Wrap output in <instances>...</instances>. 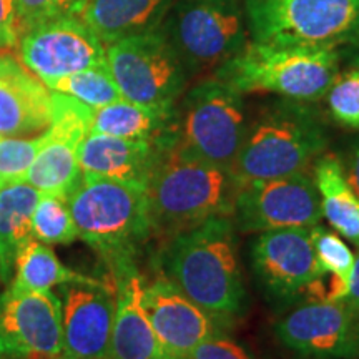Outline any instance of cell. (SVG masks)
Returning <instances> with one entry per match:
<instances>
[{
    "mask_svg": "<svg viewBox=\"0 0 359 359\" xmlns=\"http://www.w3.org/2000/svg\"><path fill=\"white\" fill-rule=\"evenodd\" d=\"M48 88L52 92L75 98L93 110L123 98L107 65L75 72V74L55 80L52 85H48Z\"/></svg>",
    "mask_w": 359,
    "mask_h": 359,
    "instance_id": "cell-26",
    "label": "cell"
},
{
    "mask_svg": "<svg viewBox=\"0 0 359 359\" xmlns=\"http://www.w3.org/2000/svg\"><path fill=\"white\" fill-rule=\"evenodd\" d=\"M344 303H346L351 309H354V311L359 313V251L356 257H354L351 275H349L348 294Z\"/></svg>",
    "mask_w": 359,
    "mask_h": 359,
    "instance_id": "cell-34",
    "label": "cell"
},
{
    "mask_svg": "<svg viewBox=\"0 0 359 359\" xmlns=\"http://www.w3.org/2000/svg\"><path fill=\"white\" fill-rule=\"evenodd\" d=\"M52 114V90L11 53H0V138L40 137Z\"/></svg>",
    "mask_w": 359,
    "mask_h": 359,
    "instance_id": "cell-18",
    "label": "cell"
},
{
    "mask_svg": "<svg viewBox=\"0 0 359 359\" xmlns=\"http://www.w3.org/2000/svg\"><path fill=\"white\" fill-rule=\"evenodd\" d=\"M313 178L320 193L323 217L336 233L359 246V196L349 185L338 156H318Z\"/></svg>",
    "mask_w": 359,
    "mask_h": 359,
    "instance_id": "cell-24",
    "label": "cell"
},
{
    "mask_svg": "<svg viewBox=\"0 0 359 359\" xmlns=\"http://www.w3.org/2000/svg\"><path fill=\"white\" fill-rule=\"evenodd\" d=\"M40 193L27 183L0 190V281L11 286L20 250L32 235V215Z\"/></svg>",
    "mask_w": 359,
    "mask_h": 359,
    "instance_id": "cell-23",
    "label": "cell"
},
{
    "mask_svg": "<svg viewBox=\"0 0 359 359\" xmlns=\"http://www.w3.org/2000/svg\"><path fill=\"white\" fill-rule=\"evenodd\" d=\"M87 0H15L19 40L27 30L67 15H80Z\"/></svg>",
    "mask_w": 359,
    "mask_h": 359,
    "instance_id": "cell-30",
    "label": "cell"
},
{
    "mask_svg": "<svg viewBox=\"0 0 359 359\" xmlns=\"http://www.w3.org/2000/svg\"><path fill=\"white\" fill-rule=\"evenodd\" d=\"M65 201L79 238L114 259L116 268L132 264L130 255L154 231L143 188L82 173Z\"/></svg>",
    "mask_w": 359,
    "mask_h": 359,
    "instance_id": "cell-4",
    "label": "cell"
},
{
    "mask_svg": "<svg viewBox=\"0 0 359 359\" xmlns=\"http://www.w3.org/2000/svg\"><path fill=\"white\" fill-rule=\"evenodd\" d=\"M187 359H251L240 344L219 333L200 343Z\"/></svg>",
    "mask_w": 359,
    "mask_h": 359,
    "instance_id": "cell-32",
    "label": "cell"
},
{
    "mask_svg": "<svg viewBox=\"0 0 359 359\" xmlns=\"http://www.w3.org/2000/svg\"><path fill=\"white\" fill-rule=\"evenodd\" d=\"M163 275L219 326L228 325L240 314L245 299L230 217L210 218L170 238Z\"/></svg>",
    "mask_w": 359,
    "mask_h": 359,
    "instance_id": "cell-1",
    "label": "cell"
},
{
    "mask_svg": "<svg viewBox=\"0 0 359 359\" xmlns=\"http://www.w3.org/2000/svg\"><path fill=\"white\" fill-rule=\"evenodd\" d=\"M276 334L286 348L306 358H359V313L344 302L303 304L278 323Z\"/></svg>",
    "mask_w": 359,
    "mask_h": 359,
    "instance_id": "cell-14",
    "label": "cell"
},
{
    "mask_svg": "<svg viewBox=\"0 0 359 359\" xmlns=\"http://www.w3.org/2000/svg\"><path fill=\"white\" fill-rule=\"evenodd\" d=\"M231 217L245 233L311 228L323 218L320 193L308 172L241 182Z\"/></svg>",
    "mask_w": 359,
    "mask_h": 359,
    "instance_id": "cell-10",
    "label": "cell"
},
{
    "mask_svg": "<svg viewBox=\"0 0 359 359\" xmlns=\"http://www.w3.org/2000/svg\"><path fill=\"white\" fill-rule=\"evenodd\" d=\"M238 182L231 172L196 158L175 140L161 147L145 185L151 228L170 238L215 217H231Z\"/></svg>",
    "mask_w": 359,
    "mask_h": 359,
    "instance_id": "cell-2",
    "label": "cell"
},
{
    "mask_svg": "<svg viewBox=\"0 0 359 359\" xmlns=\"http://www.w3.org/2000/svg\"><path fill=\"white\" fill-rule=\"evenodd\" d=\"M326 148L325 127L298 102L276 103L246 127L231 175L238 183L308 172Z\"/></svg>",
    "mask_w": 359,
    "mask_h": 359,
    "instance_id": "cell-5",
    "label": "cell"
},
{
    "mask_svg": "<svg viewBox=\"0 0 359 359\" xmlns=\"http://www.w3.org/2000/svg\"><path fill=\"white\" fill-rule=\"evenodd\" d=\"M143 306L156 338L172 359H187L200 343L218 333V323L165 275L143 281Z\"/></svg>",
    "mask_w": 359,
    "mask_h": 359,
    "instance_id": "cell-16",
    "label": "cell"
},
{
    "mask_svg": "<svg viewBox=\"0 0 359 359\" xmlns=\"http://www.w3.org/2000/svg\"><path fill=\"white\" fill-rule=\"evenodd\" d=\"M167 37L187 69H219L248 43L240 0H180Z\"/></svg>",
    "mask_w": 359,
    "mask_h": 359,
    "instance_id": "cell-9",
    "label": "cell"
},
{
    "mask_svg": "<svg viewBox=\"0 0 359 359\" xmlns=\"http://www.w3.org/2000/svg\"><path fill=\"white\" fill-rule=\"evenodd\" d=\"M353 65L354 67H356V69H359V55L356 57V58H354V62H353Z\"/></svg>",
    "mask_w": 359,
    "mask_h": 359,
    "instance_id": "cell-36",
    "label": "cell"
},
{
    "mask_svg": "<svg viewBox=\"0 0 359 359\" xmlns=\"http://www.w3.org/2000/svg\"><path fill=\"white\" fill-rule=\"evenodd\" d=\"M82 276L65 268L55 253L48 248V245L30 238L17 257L15 275L6 296L30 293V291H50L53 286L80 280Z\"/></svg>",
    "mask_w": 359,
    "mask_h": 359,
    "instance_id": "cell-25",
    "label": "cell"
},
{
    "mask_svg": "<svg viewBox=\"0 0 359 359\" xmlns=\"http://www.w3.org/2000/svg\"><path fill=\"white\" fill-rule=\"evenodd\" d=\"M107 67L125 100L160 114H173L185 90L187 67L161 29L107 45Z\"/></svg>",
    "mask_w": 359,
    "mask_h": 359,
    "instance_id": "cell-8",
    "label": "cell"
},
{
    "mask_svg": "<svg viewBox=\"0 0 359 359\" xmlns=\"http://www.w3.org/2000/svg\"><path fill=\"white\" fill-rule=\"evenodd\" d=\"M65 359H109L116 296L105 283L82 276L60 285Z\"/></svg>",
    "mask_w": 359,
    "mask_h": 359,
    "instance_id": "cell-15",
    "label": "cell"
},
{
    "mask_svg": "<svg viewBox=\"0 0 359 359\" xmlns=\"http://www.w3.org/2000/svg\"><path fill=\"white\" fill-rule=\"evenodd\" d=\"M311 240L320 273L339 278L341 281L349 285L354 255L338 233L327 231L326 228L316 224V226H311Z\"/></svg>",
    "mask_w": 359,
    "mask_h": 359,
    "instance_id": "cell-28",
    "label": "cell"
},
{
    "mask_svg": "<svg viewBox=\"0 0 359 359\" xmlns=\"http://www.w3.org/2000/svg\"><path fill=\"white\" fill-rule=\"evenodd\" d=\"M163 145L165 143L127 140L88 132L77 150L80 172L116 180L145 190Z\"/></svg>",
    "mask_w": 359,
    "mask_h": 359,
    "instance_id": "cell-19",
    "label": "cell"
},
{
    "mask_svg": "<svg viewBox=\"0 0 359 359\" xmlns=\"http://www.w3.org/2000/svg\"><path fill=\"white\" fill-rule=\"evenodd\" d=\"M32 235L45 245H69L77 240L79 231L64 198L40 193L32 215Z\"/></svg>",
    "mask_w": 359,
    "mask_h": 359,
    "instance_id": "cell-27",
    "label": "cell"
},
{
    "mask_svg": "<svg viewBox=\"0 0 359 359\" xmlns=\"http://www.w3.org/2000/svg\"><path fill=\"white\" fill-rule=\"evenodd\" d=\"M251 258L263 285L281 298L302 293L321 275L311 228L264 231L255 241Z\"/></svg>",
    "mask_w": 359,
    "mask_h": 359,
    "instance_id": "cell-17",
    "label": "cell"
},
{
    "mask_svg": "<svg viewBox=\"0 0 359 359\" xmlns=\"http://www.w3.org/2000/svg\"><path fill=\"white\" fill-rule=\"evenodd\" d=\"M339 64L338 48L248 42L215 77L240 93L269 92L296 102L326 97Z\"/></svg>",
    "mask_w": 359,
    "mask_h": 359,
    "instance_id": "cell-3",
    "label": "cell"
},
{
    "mask_svg": "<svg viewBox=\"0 0 359 359\" xmlns=\"http://www.w3.org/2000/svg\"><path fill=\"white\" fill-rule=\"evenodd\" d=\"M116 306L109 359H172L156 338L143 306V280L132 264L116 268Z\"/></svg>",
    "mask_w": 359,
    "mask_h": 359,
    "instance_id": "cell-20",
    "label": "cell"
},
{
    "mask_svg": "<svg viewBox=\"0 0 359 359\" xmlns=\"http://www.w3.org/2000/svg\"><path fill=\"white\" fill-rule=\"evenodd\" d=\"M349 185L356 195L359 196V138L354 142V145L351 148V154H349L348 158V175H346Z\"/></svg>",
    "mask_w": 359,
    "mask_h": 359,
    "instance_id": "cell-35",
    "label": "cell"
},
{
    "mask_svg": "<svg viewBox=\"0 0 359 359\" xmlns=\"http://www.w3.org/2000/svg\"><path fill=\"white\" fill-rule=\"evenodd\" d=\"M52 123L42 133L40 148L24 183L42 195L65 200L82 177L77 150L90 132L93 109L58 92H52Z\"/></svg>",
    "mask_w": 359,
    "mask_h": 359,
    "instance_id": "cell-11",
    "label": "cell"
},
{
    "mask_svg": "<svg viewBox=\"0 0 359 359\" xmlns=\"http://www.w3.org/2000/svg\"><path fill=\"white\" fill-rule=\"evenodd\" d=\"M19 52L22 64L47 87L75 72L107 65V45L80 15L60 17L27 30Z\"/></svg>",
    "mask_w": 359,
    "mask_h": 359,
    "instance_id": "cell-12",
    "label": "cell"
},
{
    "mask_svg": "<svg viewBox=\"0 0 359 359\" xmlns=\"http://www.w3.org/2000/svg\"><path fill=\"white\" fill-rule=\"evenodd\" d=\"M253 42L330 47L359 42V0H243Z\"/></svg>",
    "mask_w": 359,
    "mask_h": 359,
    "instance_id": "cell-6",
    "label": "cell"
},
{
    "mask_svg": "<svg viewBox=\"0 0 359 359\" xmlns=\"http://www.w3.org/2000/svg\"><path fill=\"white\" fill-rule=\"evenodd\" d=\"M19 42L15 25V0H0V50Z\"/></svg>",
    "mask_w": 359,
    "mask_h": 359,
    "instance_id": "cell-33",
    "label": "cell"
},
{
    "mask_svg": "<svg viewBox=\"0 0 359 359\" xmlns=\"http://www.w3.org/2000/svg\"><path fill=\"white\" fill-rule=\"evenodd\" d=\"M90 133L110 135L127 140L167 143L175 140V111L160 114L122 98L93 110Z\"/></svg>",
    "mask_w": 359,
    "mask_h": 359,
    "instance_id": "cell-22",
    "label": "cell"
},
{
    "mask_svg": "<svg viewBox=\"0 0 359 359\" xmlns=\"http://www.w3.org/2000/svg\"><path fill=\"white\" fill-rule=\"evenodd\" d=\"M177 0H87L80 17L105 45L160 29Z\"/></svg>",
    "mask_w": 359,
    "mask_h": 359,
    "instance_id": "cell-21",
    "label": "cell"
},
{
    "mask_svg": "<svg viewBox=\"0 0 359 359\" xmlns=\"http://www.w3.org/2000/svg\"><path fill=\"white\" fill-rule=\"evenodd\" d=\"M241 93L219 79L195 85L175 110V143L196 158L231 172L246 133Z\"/></svg>",
    "mask_w": 359,
    "mask_h": 359,
    "instance_id": "cell-7",
    "label": "cell"
},
{
    "mask_svg": "<svg viewBox=\"0 0 359 359\" xmlns=\"http://www.w3.org/2000/svg\"><path fill=\"white\" fill-rule=\"evenodd\" d=\"M331 115L339 125L359 130V69L336 75L326 93Z\"/></svg>",
    "mask_w": 359,
    "mask_h": 359,
    "instance_id": "cell-31",
    "label": "cell"
},
{
    "mask_svg": "<svg viewBox=\"0 0 359 359\" xmlns=\"http://www.w3.org/2000/svg\"><path fill=\"white\" fill-rule=\"evenodd\" d=\"M0 356L65 359L60 299L50 291L6 296L0 309Z\"/></svg>",
    "mask_w": 359,
    "mask_h": 359,
    "instance_id": "cell-13",
    "label": "cell"
},
{
    "mask_svg": "<svg viewBox=\"0 0 359 359\" xmlns=\"http://www.w3.org/2000/svg\"><path fill=\"white\" fill-rule=\"evenodd\" d=\"M40 142L42 135L35 138H0V190L24 182Z\"/></svg>",
    "mask_w": 359,
    "mask_h": 359,
    "instance_id": "cell-29",
    "label": "cell"
}]
</instances>
